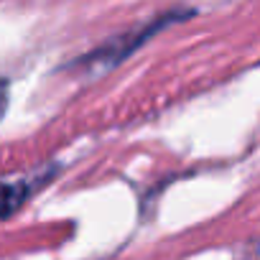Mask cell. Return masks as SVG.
<instances>
[{
  "label": "cell",
  "instance_id": "obj_1",
  "mask_svg": "<svg viewBox=\"0 0 260 260\" xmlns=\"http://www.w3.org/2000/svg\"><path fill=\"white\" fill-rule=\"evenodd\" d=\"M194 13H197L194 8H171V11H164V13L153 16L151 21H141L138 26H133V28H127V31L107 39L105 44H100L89 54L74 59V64L77 67H97V69L117 67L122 59H127L133 51H138L151 36H156L158 31H164L171 23H179V21L191 18Z\"/></svg>",
  "mask_w": 260,
  "mask_h": 260
},
{
  "label": "cell",
  "instance_id": "obj_2",
  "mask_svg": "<svg viewBox=\"0 0 260 260\" xmlns=\"http://www.w3.org/2000/svg\"><path fill=\"white\" fill-rule=\"evenodd\" d=\"M59 171L56 164L36 169L34 174L18 176V179H6L3 181V219H11L41 186H46V181Z\"/></svg>",
  "mask_w": 260,
  "mask_h": 260
}]
</instances>
